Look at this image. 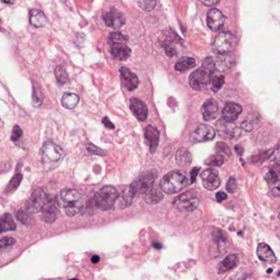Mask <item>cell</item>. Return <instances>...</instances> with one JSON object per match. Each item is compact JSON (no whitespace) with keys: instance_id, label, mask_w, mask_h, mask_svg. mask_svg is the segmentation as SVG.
<instances>
[{"instance_id":"6da1fadb","label":"cell","mask_w":280,"mask_h":280,"mask_svg":"<svg viewBox=\"0 0 280 280\" xmlns=\"http://www.w3.org/2000/svg\"><path fill=\"white\" fill-rule=\"evenodd\" d=\"M214 68L213 58H207L203 66L193 72L189 77V84L193 90L201 91L207 89L213 79Z\"/></svg>"},{"instance_id":"7a4b0ae2","label":"cell","mask_w":280,"mask_h":280,"mask_svg":"<svg viewBox=\"0 0 280 280\" xmlns=\"http://www.w3.org/2000/svg\"><path fill=\"white\" fill-rule=\"evenodd\" d=\"M127 41L128 38L124 34L118 32H114L109 34L108 42L110 53L117 60L124 61L131 55V48L126 45Z\"/></svg>"},{"instance_id":"3957f363","label":"cell","mask_w":280,"mask_h":280,"mask_svg":"<svg viewBox=\"0 0 280 280\" xmlns=\"http://www.w3.org/2000/svg\"><path fill=\"white\" fill-rule=\"evenodd\" d=\"M188 185V178L182 172L171 171L165 174L161 181L160 187L164 193L168 194L178 193Z\"/></svg>"},{"instance_id":"277c9868","label":"cell","mask_w":280,"mask_h":280,"mask_svg":"<svg viewBox=\"0 0 280 280\" xmlns=\"http://www.w3.org/2000/svg\"><path fill=\"white\" fill-rule=\"evenodd\" d=\"M64 156L63 150L52 142L45 143L41 149V160L47 170H52L58 167Z\"/></svg>"},{"instance_id":"5b68a950","label":"cell","mask_w":280,"mask_h":280,"mask_svg":"<svg viewBox=\"0 0 280 280\" xmlns=\"http://www.w3.org/2000/svg\"><path fill=\"white\" fill-rule=\"evenodd\" d=\"M119 197L116 188L111 186H105L95 194V206L101 211H108L113 208Z\"/></svg>"},{"instance_id":"8992f818","label":"cell","mask_w":280,"mask_h":280,"mask_svg":"<svg viewBox=\"0 0 280 280\" xmlns=\"http://www.w3.org/2000/svg\"><path fill=\"white\" fill-rule=\"evenodd\" d=\"M237 39L229 32H221L217 35L214 40L212 48L217 54H228L235 48Z\"/></svg>"},{"instance_id":"52a82bcc","label":"cell","mask_w":280,"mask_h":280,"mask_svg":"<svg viewBox=\"0 0 280 280\" xmlns=\"http://www.w3.org/2000/svg\"><path fill=\"white\" fill-rule=\"evenodd\" d=\"M199 204V198L192 192H186L180 194L174 201L175 208L182 212H193L198 207Z\"/></svg>"},{"instance_id":"ba28073f","label":"cell","mask_w":280,"mask_h":280,"mask_svg":"<svg viewBox=\"0 0 280 280\" xmlns=\"http://www.w3.org/2000/svg\"><path fill=\"white\" fill-rule=\"evenodd\" d=\"M157 177V171H150L145 172L137 180L132 183L131 187L134 191V193H148L149 191L153 188L154 183Z\"/></svg>"},{"instance_id":"9c48e42d","label":"cell","mask_w":280,"mask_h":280,"mask_svg":"<svg viewBox=\"0 0 280 280\" xmlns=\"http://www.w3.org/2000/svg\"><path fill=\"white\" fill-rule=\"evenodd\" d=\"M41 218L45 223H53L59 215V203L57 198L47 196V199L41 209Z\"/></svg>"},{"instance_id":"30bf717a","label":"cell","mask_w":280,"mask_h":280,"mask_svg":"<svg viewBox=\"0 0 280 280\" xmlns=\"http://www.w3.org/2000/svg\"><path fill=\"white\" fill-rule=\"evenodd\" d=\"M47 199V195L43 192L42 189H36L32 193L29 200L27 202V211L31 214L38 213L41 211L44 204Z\"/></svg>"},{"instance_id":"8fae6325","label":"cell","mask_w":280,"mask_h":280,"mask_svg":"<svg viewBox=\"0 0 280 280\" xmlns=\"http://www.w3.org/2000/svg\"><path fill=\"white\" fill-rule=\"evenodd\" d=\"M103 20L107 27L114 29L121 28L126 22L124 15L115 8H111L108 12L104 13Z\"/></svg>"},{"instance_id":"7c38bea8","label":"cell","mask_w":280,"mask_h":280,"mask_svg":"<svg viewBox=\"0 0 280 280\" xmlns=\"http://www.w3.org/2000/svg\"><path fill=\"white\" fill-rule=\"evenodd\" d=\"M202 185L207 190H214L220 185V178L219 173L214 169L205 170L201 173Z\"/></svg>"},{"instance_id":"4fadbf2b","label":"cell","mask_w":280,"mask_h":280,"mask_svg":"<svg viewBox=\"0 0 280 280\" xmlns=\"http://www.w3.org/2000/svg\"><path fill=\"white\" fill-rule=\"evenodd\" d=\"M214 136L215 131L211 126L207 124H201L193 132L191 140L193 143H201L210 141L214 139Z\"/></svg>"},{"instance_id":"5bb4252c","label":"cell","mask_w":280,"mask_h":280,"mask_svg":"<svg viewBox=\"0 0 280 280\" xmlns=\"http://www.w3.org/2000/svg\"><path fill=\"white\" fill-rule=\"evenodd\" d=\"M225 16L219 9L212 8L207 14V25L213 31H220L225 22Z\"/></svg>"},{"instance_id":"9a60e30c","label":"cell","mask_w":280,"mask_h":280,"mask_svg":"<svg viewBox=\"0 0 280 280\" xmlns=\"http://www.w3.org/2000/svg\"><path fill=\"white\" fill-rule=\"evenodd\" d=\"M122 84L126 90L132 91L136 90L139 85V79L133 72L126 67H121L120 69Z\"/></svg>"},{"instance_id":"2e32d148","label":"cell","mask_w":280,"mask_h":280,"mask_svg":"<svg viewBox=\"0 0 280 280\" xmlns=\"http://www.w3.org/2000/svg\"><path fill=\"white\" fill-rule=\"evenodd\" d=\"M130 109L132 113L140 122H145L148 116V109L143 101L139 98H132L130 101Z\"/></svg>"},{"instance_id":"e0dca14e","label":"cell","mask_w":280,"mask_h":280,"mask_svg":"<svg viewBox=\"0 0 280 280\" xmlns=\"http://www.w3.org/2000/svg\"><path fill=\"white\" fill-rule=\"evenodd\" d=\"M243 111V108L235 103H228L222 111V120L226 122H233L238 119Z\"/></svg>"},{"instance_id":"ac0fdd59","label":"cell","mask_w":280,"mask_h":280,"mask_svg":"<svg viewBox=\"0 0 280 280\" xmlns=\"http://www.w3.org/2000/svg\"><path fill=\"white\" fill-rule=\"evenodd\" d=\"M219 112V105L216 101L213 98H210L204 103L201 108V113L203 118L206 122H210L215 119Z\"/></svg>"},{"instance_id":"d6986e66","label":"cell","mask_w":280,"mask_h":280,"mask_svg":"<svg viewBox=\"0 0 280 280\" xmlns=\"http://www.w3.org/2000/svg\"><path fill=\"white\" fill-rule=\"evenodd\" d=\"M217 130L220 133V136L225 138L233 139L240 135V131L238 127L232 124V122H226L221 121L217 124Z\"/></svg>"},{"instance_id":"ffe728a7","label":"cell","mask_w":280,"mask_h":280,"mask_svg":"<svg viewBox=\"0 0 280 280\" xmlns=\"http://www.w3.org/2000/svg\"><path fill=\"white\" fill-rule=\"evenodd\" d=\"M234 58L233 56L222 54L218 56L216 58H213V65L214 70L219 72H225L231 68L234 64Z\"/></svg>"},{"instance_id":"44dd1931","label":"cell","mask_w":280,"mask_h":280,"mask_svg":"<svg viewBox=\"0 0 280 280\" xmlns=\"http://www.w3.org/2000/svg\"><path fill=\"white\" fill-rule=\"evenodd\" d=\"M145 137L147 143H148L151 154H154L156 152V148L158 147V144H159V130H157V128L156 127L148 125L145 128Z\"/></svg>"},{"instance_id":"7402d4cb","label":"cell","mask_w":280,"mask_h":280,"mask_svg":"<svg viewBox=\"0 0 280 280\" xmlns=\"http://www.w3.org/2000/svg\"><path fill=\"white\" fill-rule=\"evenodd\" d=\"M257 253L260 259L263 261V262L273 264V263H275L276 261H277L275 252L273 251L272 249H270V247L266 243H260L258 247H257Z\"/></svg>"},{"instance_id":"603a6c76","label":"cell","mask_w":280,"mask_h":280,"mask_svg":"<svg viewBox=\"0 0 280 280\" xmlns=\"http://www.w3.org/2000/svg\"><path fill=\"white\" fill-rule=\"evenodd\" d=\"M239 263V256L237 254H229L228 255L222 262H220L218 265V273L224 274V273L234 269Z\"/></svg>"},{"instance_id":"cb8c5ba5","label":"cell","mask_w":280,"mask_h":280,"mask_svg":"<svg viewBox=\"0 0 280 280\" xmlns=\"http://www.w3.org/2000/svg\"><path fill=\"white\" fill-rule=\"evenodd\" d=\"M61 199L64 202V206L69 204L75 203L77 202L82 201V197L81 193L76 189L65 188L61 192Z\"/></svg>"},{"instance_id":"d4e9b609","label":"cell","mask_w":280,"mask_h":280,"mask_svg":"<svg viewBox=\"0 0 280 280\" xmlns=\"http://www.w3.org/2000/svg\"><path fill=\"white\" fill-rule=\"evenodd\" d=\"M30 21L33 27L40 28V27H45V24L47 23V19L43 12L38 9H34L31 13Z\"/></svg>"},{"instance_id":"484cf974","label":"cell","mask_w":280,"mask_h":280,"mask_svg":"<svg viewBox=\"0 0 280 280\" xmlns=\"http://www.w3.org/2000/svg\"><path fill=\"white\" fill-rule=\"evenodd\" d=\"M16 230V224L14 222V218L8 213L0 217V233L14 231Z\"/></svg>"},{"instance_id":"4316f807","label":"cell","mask_w":280,"mask_h":280,"mask_svg":"<svg viewBox=\"0 0 280 280\" xmlns=\"http://www.w3.org/2000/svg\"><path fill=\"white\" fill-rule=\"evenodd\" d=\"M175 159L177 161V164L180 167H187L190 166L192 163V155L185 148H180L177 150Z\"/></svg>"},{"instance_id":"83f0119b","label":"cell","mask_w":280,"mask_h":280,"mask_svg":"<svg viewBox=\"0 0 280 280\" xmlns=\"http://www.w3.org/2000/svg\"><path fill=\"white\" fill-rule=\"evenodd\" d=\"M195 66H196V61L194 58L184 57V58H180L179 60L177 62L175 68L177 72H186L188 70L193 68Z\"/></svg>"},{"instance_id":"f1b7e54d","label":"cell","mask_w":280,"mask_h":280,"mask_svg":"<svg viewBox=\"0 0 280 280\" xmlns=\"http://www.w3.org/2000/svg\"><path fill=\"white\" fill-rule=\"evenodd\" d=\"M79 96L72 93H64L62 98V104L67 109H73L77 106L79 103Z\"/></svg>"},{"instance_id":"f546056e","label":"cell","mask_w":280,"mask_h":280,"mask_svg":"<svg viewBox=\"0 0 280 280\" xmlns=\"http://www.w3.org/2000/svg\"><path fill=\"white\" fill-rule=\"evenodd\" d=\"M164 196L157 189H151L148 193H145V201L150 205L159 203L162 201Z\"/></svg>"},{"instance_id":"4dcf8cb0","label":"cell","mask_w":280,"mask_h":280,"mask_svg":"<svg viewBox=\"0 0 280 280\" xmlns=\"http://www.w3.org/2000/svg\"><path fill=\"white\" fill-rule=\"evenodd\" d=\"M64 211H65L68 216H69V217H75L82 211V207H83V200L75 202V203L66 205V206H64Z\"/></svg>"},{"instance_id":"1f68e13d","label":"cell","mask_w":280,"mask_h":280,"mask_svg":"<svg viewBox=\"0 0 280 280\" xmlns=\"http://www.w3.org/2000/svg\"><path fill=\"white\" fill-rule=\"evenodd\" d=\"M54 74H55L56 79L58 80V82L61 85H64L69 82V75L63 66H57L54 71Z\"/></svg>"},{"instance_id":"d6a6232c","label":"cell","mask_w":280,"mask_h":280,"mask_svg":"<svg viewBox=\"0 0 280 280\" xmlns=\"http://www.w3.org/2000/svg\"><path fill=\"white\" fill-rule=\"evenodd\" d=\"M17 218L19 221L23 223L24 225H32L35 223V219L32 214L27 211H19L17 213Z\"/></svg>"},{"instance_id":"836d02e7","label":"cell","mask_w":280,"mask_h":280,"mask_svg":"<svg viewBox=\"0 0 280 280\" xmlns=\"http://www.w3.org/2000/svg\"><path fill=\"white\" fill-rule=\"evenodd\" d=\"M224 161H225V158L221 154H216L206 159L205 163L210 167H220L222 166Z\"/></svg>"},{"instance_id":"e575fe53","label":"cell","mask_w":280,"mask_h":280,"mask_svg":"<svg viewBox=\"0 0 280 280\" xmlns=\"http://www.w3.org/2000/svg\"><path fill=\"white\" fill-rule=\"evenodd\" d=\"M32 100L35 107L41 105L43 101V93L41 89L37 87L36 85H33V93H32Z\"/></svg>"},{"instance_id":"d590c367","label":"cell","mask_w":280,"mask_h":280,"mask_svg":"<svg viewBox=\"0 0 280 280\" xmlns=\"http://www.w3.org/2000/svg\"><path fill=\"white\" fill-rule=\"evenodd\" d=\"M134 196H135V193H134V191L131 187V185H130L129 187H127V188H125L123 193H122V198L123 199V203H124L125 206H128L131 205Z\"/></svg>"},{"instance_id":"8d00e7d4","label":"cell","mask_w":280,"mask_h":280,"mask_svg":"<svg viewBox=\"0 0 280 280\" xmlns=\"http://www.w3.org/2000/svg\"><path fill=\"white\" fill-rule=\"evenodd\" d=\"M16 243L15 238L12 237H4V238L0 239V253L9 249L11 247L14 246Z\"/></svg>"},{"instance_id":"74e56055","label":"cell","mask_w":280,"mask_h":280,"mask_svg":"<svg viewBox=\"0 0 280 280\" xmlns=\"http://www.w3.org/2000/svg\"><path fill=\"white\" fill-rule=\"evenodd\" d=\"M138 5L146 12H151L156 8L157 0H138Z\"/></svg>"},{"instance_id":"f35d334b","label":"cell","mask_w":280,"mask_h":280,"mask_svg":"<svg viewBox=\"0 0 280 280\" xmlns=\"http://www.w3.org/2000/svg\"><path fill=\"white\" fill-rule=\"evenodd\" d=\"M21 179H22V175H21V174H19V173L18 174H17L11 180L10 182H9L8 186H7L6 191H7V192H11V191L16 189V188L18 187L19 185L21 184Z\"/></svg>"},{"instance_id":"ab89813d","label":"cell","mask_w":280,"mask_h":280,"mask_svg":"<svg viewBox=\"0 0 280 280\" xmlns=\"http://www.w3.org/2000/svg\"><path fill=\"white\" fill-rule=\"evenodd\" d=\"M212 81V90L214 92H218L219 90H221L223 85H225V77L223 76H219L213 78Z\"/></svg>"},{"instance_id":"60d3db41","label":"cell","mask_w":280,"mask_h":280,"mask_svg":"<svg viewBox=\"0 0 280 280\" xmlns=\"http://www.w3.org/2000/svg\"><path fill=\"white\" fill-rule=\"evenodd\" d=\"M216 150L218 154H225L226 155L230 156L231 155V151H230L228 146L226 143L219 142L216 144Z\"/></svg>"},{"instance_id":"b9f144b4","label":"cell","mask_w":280,"mask_h":280,"mask_svg":"<svg viewBox=\"0 0 280 280\" xmlns=\"http://www.w3.org/2000/svg\"><path fill=\"white\" fill-rule=\"evenodd\" d=\"M237 188H238V185H237V181H236L235 178H230L227 183V187H226L227 190L228 191L229 193H233L237 190Z\"/></svg>"},{"instance_id":"7bdbcfd3","label":"cell","mask_w":280,"mask_h":280,"mask_svg":"<svg viewBox=\"0 0 280 280\" xmlns=\"http://www.w3.org/2000/svg\"><path fill=\"white\" fill-rule=\"evenodd\" d=\"M21 135H22V130L21 128L18 125H15L12 133V140L14 142H16L21 137Z\"/></svg>"},{"instance_id":"ee69618b","label":"cell","mask_w":280,"mask_h":280,"mask_svg":"<svg viewBox=\"0 0 280 280\" xmlns=\"http://www.w3.org/2000/svg\"><path fill=\"white\" fill-rule=\"evenodd\" d=\"M88 148V151L90 152V154L101 155V156L105 155V151L102 150L101 148H99L98 147H96V146L93 145V144H89Z\"/></svg>"},{"instance_id":"f6af8a7d","label":"cell","mask_w":280,"mask_h":280,"mask_svg":"<svg viewBox=\"0 0 280 280\" xmlns=\"http://www.w3.org/2000/svg\"><path fill=\"white\" fill-rule=\"evenodd\" d=\"M254 120H246L245 122H243L242 123V128L243 130H246V131H251V130L254 129V125H255V123H253Z\"/></svg>"},{"instance_id":"bcb514c9","label":"cell","mask_w":280,"mask_h":280,"mask_svg":"<svg viewBox=\"0 0 280 280\" xmlns=\"http://www.w3.org/2000/svg\"><path fill=\"white\" fill-rule=\"evenodd\" d=\"M200 1L201 3H203L204 5L207 6V7L215 6L220 3V0H200Z\"/></svg>"},{"instance_id":"7dc6e473","label":"cell","mask_w":280,"mask_h":280,"mask_svg":"<svg viewBox=\"0 0 280 280\" xmlns=\"http://www.w3.org/2000/svg\"><path fill=\"white\" fill-rule=\"evenodd\" d=\"M227 194L224 193V192H219V193L216 194V199L218 202L224 201L225 199H227Z\"/></svg>"},{"instance_id":"c3c4849f","label":"cell","mask_w":280,"mask_h":280,"mask_svg":"<svg viewBox=\"0 0 280 280\" xmlns=\"http://www.w3.org/2000/svg\"><path fill=\"white\" fill-rule=\"evenodd\" d=\"M199 171H200V168H194V169L192 170V171H191L192 183L194 182L196 180V175L198 174Z\"/></svg>"},{"instance_id":"681fc988","label":"cell","mask_w":280,"mask_h":280,"mask_svg":"<svg viewBox=\"0 0 280 280\" xmlns=\"http://www.w3.org/2000/svg\"><path fill=\"white\" fill-rule=\"evenodd\" d=\"M102 122H103L104 124H105L107 128H109V129H114V124H113V123H112V122H110L107 117H105L103 121H102Z\"/></svg>"},{"instance_id":"f907efd6","label":"cell","mask_w":280,"mask_h":280,"mask_svg":"<svg viewBox=\"0 0 280 280\" xmlns=\"http://www.w3.org/2000/svg\"><path fill=\"white\" fill-rule=\"evenodd\" d=\"M269 176H270V177H268V179L272 180L274 183L277 182L278 180H279L278 175L275 174V171H270V173H269Z\"/></svg>"},{"instance_id":"816d5d0a","label":"cell","mask_w":280,"mask_h":280,"mask_svg":"<svg viewBox=\"0 0 280 280\" xmlns=\"http://www.w3.org/2000/svg\"><path fill=\"white\" fill-rule=\"evenodd\" d=\"M100 260H101V257H100L98 255H94V256L91 257V262L94 263V264L98 263V262H100Z\"/></svg>"},{"instance_id":"f5cc1de1","label":"cell","mask_w":280,"mask_h":280,"mask_svg":"<svg viewBox=\"0 0 280 280\" xmlns=\"http://www.w3.org/2000/svg\"><path fill=\"white\" fill-rule=\"evenodd\" d=\"M1 2L7 3V4H13L14 3V0H1Z\"/></svg>"},{"instance_id":"db71d44e","label":"cell","mask_w":280,"mask_h":280,"mask_svg":"<svg viewBox=\"0 0 280 280\" xmlns=\"http://www.w3.org/2000/svg\"><path fill=\"white\" fill-rule=\"evenodd\" d=\"M153 246L156 248V249H159L161 248V244H159V243H154Z\"/></svg>"},{"instance_id":"11a10c76","label":"cell","mask_w":280,"mask_h":280,"mask_svg":"<svg viewBox=\"0 0 280 280\" xmlns=\"http://www.w3.org/2000/svg\"><path fill=\"white\" fill-rule=\"evenodd\" d=\"M271 271H272V270H268V273H270Z\"/></svg>"},{"instance_id":"9f6ffc18","label":"cell","mask_w":280,"mask_h":280,"mask_svg":"<svg viewBox=\"0 0 280 280\" xmlns=\"http://www.w3.org/2000/svg\"><path fill=\"white\" fill-rule=\"evenodd\" d=\"M77 280V279H71V280Z\"/></svg>"}]
</instances>
